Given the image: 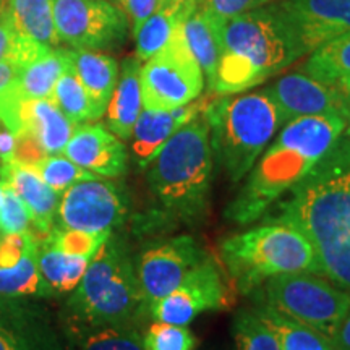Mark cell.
<instances>
[{"mask_svg": "<svg viewBox=\"0 0 350 350\" xmlns=\"http://www.w3.org/2000/svg\"><path fill=\"white\" fill-rule=\"evenodd\" d=\"M340 113H319L287 122L271 146L262 151L227 217L250 224L313 172L345 129Z\"/></svg>", "mask_w": 350, "mask_h": 350, "instance_id": "6da1fadb", "label": "cell"}, {"mask_svg": "<svg viewBox=\"0 0 350 350\" xmlns=\"http://www.w3.org/2000/svg\"><path fill=\"white\" fill-rule=\"evenodd\" d=\"M304 54L308 52L275 5L227 20L209 94H239L252 90Z\"/></svg>", "mask_w": 350, "mask_h": 350, "instance_id": "7a4b0ae2", "label": "cell"}, {"mask_svg": "<svg viewBox=\"0 0 350 350\" xmlns=\"http://www.w3.org/2000/svg\"><path fill=\"white\" fill-rule=\"evenodd\" d=\"M288 193L274 222L305 235L318 273L350 292V170L310 175Z\"/></svg>", "mask_w": 350, "mask_h": 350, "instance_id": "3957f363", "label": "cell"}, {"mask_svg": "<svg viewBox=\"0 0 350 350\" xmlns=\"http://www.w3.org/2000/svg\"><path fill=\"white\" fill-rule=\"evenodd\" d=\"M201 117L209 126L214 156L234 183L250 172L275 131L284 125L265 91L211 94Z\"/></svg>", "mask_w": 350, "mask_h": 350, "instance_id": "277c9868", "label": "cell"}, {"mask_svg": "<svg viewBox=\"0 0 350 350\" xmlns=\"http://www.w3.org/2000/svg\"><path fill=\"white\" fill-rule=\"evenodd\" d=\"M214 152L203 117L188 122L161 148L148 165L156 198L183 219H196L208 206Z\"/></svg>", "mask_w": 350, "mask_h": 350, "instance_id": "5b68a950", "label": "cell"}, {"mask_svg": "<svg viewBox=\"0 0 350 350\" xmlns=\"http://www.w3.org/2000/svg\"><path fill=\"white\" fill-rule=\"evenodd\" d=\"M222 265L232 284L250 294L278 274L318 273L312 243L294 227L274 222L232 235L221 243Z\"/></svg>", "mask_w": 350, "mask_h": 350, "instance_id": "8992f818", "label": "cell"}, {"mask_svg": "<svg viewBox=\"0 0 350 350\" xmlns=\"http://www.w3.org/2000/svg\"><path fill=\"white\" fill-rule=\"evenodd\" d=\"M144 305L133 262L107 240L91 258L70 306L83 321L103 327L125 326Z\"/></svg>", "mask_w": 350, "mask_h": 350, "instance_id": "52a82bcc", "label": "cell"}, {"mask_svg": "<svg viewBox=\"0 0 350 350\" xmlns=\"http://www.w3.org/2000/svg\"><path fill=\"white\" fill-rule=\"evenodd\" d=\"M260 304L331 339L349 312L350 292L317 273L301 271L269 278Z\"/></svg>", "mask_w": 350, "mask_h": 350, "instance_id": "ba28073f", "label": "cell"}, {"mask_svg": "<svg viewBox=\"0 0 350 350\" xmlns=\"http://www.w3.org/2000/svg\"><path fill=\"white\" fill-rule=\"evenodd\" d=\"M139 86L143 107L157 111L187 106L203 93V70L188 49L182 26L163 49L142 65Z\"/></svg>", "mask_w": 350, "mask_h": 350, "instance_id": "9c48e42d", "label": "cell"}, {"mask_svg": "<svg viewBox=\"0 0 350 350\" xmlns=\"http://www.w3.org/2000/svg\"><path fill=\"white\" fill-rule=\"evenodd\" d=\"M234 284L213 256L206 255L185 275L175 291L152 304L150 314L154 321L188 326L200 313L226 310L234 304Z\"/></svg>", "mask_w": 350, "mask_h": 350, "instance_id": "30bf717a", "label": "cell"}, {"mask_svg": "<svg viewBox=\"0 0 350 350\" xmlns=\"http://www.w3.org/2000/svg\"><path fill=\"white\" fill-rule=\"evenodd\" d=\"M55 31L73 49L99 51L124 41L126 18L109 0H52Z\"/></svg>", "mask_w": 350, "mask_h": 350, "instance_id": "8fae6325", "label": "cell"}, {"mask_svg": "<svg viewBox=\"0 0 350 350\" xmlns=\"http://www.w3.org/2000/svg\"><path fill=\"white\" fill-rule=\"evenodd\" d=\"M206 256L198 240L178 235L148 248L138 260L137 275L148 308L175 291L185 275Z\"/></svg>", "mask_w": 350, "mask_h": 350, "instance_id": "7c38bea8", "label": "cell"}, {"mask_svg": "<svg viewBox=\"0 0 350 350\" xmlns=\"http://www.w3.org/2000/svg\"><path fill=\"white\" fill-rule=\"evenodd\" d=\"M57 214L64 229L111 234L113 227L124 221L126 206L113 183L93 178L65 190Z\"/></svg>", "mask_w": 350, "mask_h": 350, "instance_id": "4fadbf2b", "label": "cell"}, {"mask_svg": "<svg viewBox=\"0 0 350 350\" xmlns=\"http://www.w3.org/2000/svg\"><path fill=\"white\" fill-rule=\"evenodd\" d=\"M275 8L306 52L350 31V0H279Z\"/></svg>", "mask_w": 350, "mask_h": 350, "instance_id": "5bb4252c", "label": "cell"}, {"mask_svg": "<svg viewBox=\"0 0 350 350\" xmlns=\"http://www.w3.org/2000/svg\"><path fill=\"white\" fill-rule=\"evenodd\" d=\"M265 93L274 103L284 125L299 117L340 113L338 90L304 72L284 75L266 88Z\"/></svg>", "mask_w": 350, "mask_h": 350, "instance_id": "9a60e30c", "label": "cell"}, {"mask_svg": "<svg viewBox=\"0 0 350 350\" xmlns=\"http://www.w3.org/2000/svg\"><path fill=\"white\" fill-rule=\"evenodd\" d=\"M62 154L80 167L106 178L124 175L129 159L120 138L100 124L77 125Z\"/></svg>", "mask_w": 350, "mask_h": 350, "instance_id": "2e32d148", "label": "cell"}, {"mask_svg": "<svg viewBox=\"0 0 350 350\" xmlns=\"http://www.w3.org/2000/svg\"><path fill=\"white\" fill-rule=\"evenodd\" d=\"M208 99L198 98L187 106L169 109V111L143 107L130 137L131 152L138 165L148 167L175 131L201 116Z\"/></svg>", "mask_w": 350, "mask_h": 350, "instance_id": "e0dca14e", "label": "cell"}, {"mask_svg": "<svg viewBox=\"0 0 350 350\" xmlns=\"http://www.w3.org/2000/svg\"><path fill=\"white\" fill-rule=\"evenodd\" d=\"M0 180L10 187L33 214L34 227L44 234L54 229V219L59 213L60 193L52 190L33 165L16 161L3 163L0 167Z\"/></svg>", "mask_w": 350, "mask_h": 350, "instance_id": "ac0fdd59", "label": "cell"}, {"mask_svg": "<svg viewBox=\"0 0 350 350\" xmlns=\"http://www.w3.org/2000/svg\"><path fill=\"white\" fill-rule=\"evenodd\" d=\"M21 131H28L46 154H62L75 124L52 99H31L21 104Z\"/></svg>", "mask_w": 350, "mask_h": 350, "instance_id": "d6986e66", "label": "cell"}, {"mask_svg": "<svg viewBox=\"0 0 350 350\" xmlns=\"http://www.w3.org/2000/svg\"><path fill=\"white\" fill-rule=\"evenodd\" d=\"M226 21L213 15L204 7H195L182 23V33L188 49L203 70L208 90L211 88L216 75L219 57L222 51V33Z\"/></svg>", "mask_w": 350, "mask_h": 350, "instance_id": "ffe728a7", "label": "cell"}, {"mask_svg": "<svg viewBox=\"0 0 350 350\" xmlns=\"http://www.w3.org/2000/svg\"><path fill=\"white\" fill-rule=\"evenodd\" d=\"M139 70L142 62L137 57H129L122 62L120 77L106 109L109 129L120 139H130L143 109Z\"/></svg>", "mask_w": 350, "mask_h": 350, "instance_id": "44dd1931", "label": "cell"}, {"mask_svg": "<svg viewBox=\"0 0 350 350\" xmlns=\"http://www.w3.org/2000/svg\"><path fill=\"white\" fill-rule=\"evenodd\" d=\"M70 65L68 49L44 51L41 55L20 68L10 85L12 94L25 103L31 99H51L59 78Z\"/></svg>", "mask_w": 350, "mask_h": 350, "instance_id": "7402d4cb", "label": "cell"}, {"mask_svg": "<svg viewBox=\"0 0 350 350\" xmlns=\"http://www.w3.org/2000/svg\"><path fill=\"white\" fill-rule=\"evenodd\" d=\"M68 54L77 77L103 117L119 80V65L111 55L98 51L70 49Z\"/></svg>", "mask_w": 350, "mask_h": 350, "instance_id": "603a6c76", "label": "cell"}, {"mask_svg": "<svg viewBox=\"0 0 350 350\" xmlns=\"http://www.w3.org/2000/svg\"><path fill=\"white\" fill-rule=\"evenodd\" d=\"M195 7H198V3L185 2V0H164L159 10L152 13L135 33L137 59L139 62H146L163 49Z\"/></svg>", "mask_w": 350, "mask_h": 350, "instance_id": "cb8c5ba5", "label": "cell"}, {"mask_svg": "<svg viewBox=\"0 0 350 350\" xmlns=\"http://www.w3.org/2000/svg\"><path fill=\"white\" fill-rule=\"evenodd\" d=\"M91 258L70 255L49 242V239L38 245V268L41 274V288L55 294L73 292L81 282Z\"/></svg>", "mask_w": 350, "mask_h": 350, "instance_id": "d4e9b609", "label": "cell"}, {"mask_svg": "<svg viewBox=\"0 0 350 350\" xmlns=\"http://www.w3.org/2000/svg\"><path fill=\"white\" fill-rule=\"evenodd\" d=\"M3 13L25 38L46 47L59 46L52 0H5Z\"/></svg>", "mask_w": 350, "mask_h": 350, "instance_id": "484cf974", "label": "cell"}, {"mask_svg": "<svg viewBox=\"0 0 350 350\" xmlns=\"http://www.w3.org/2000/svg\"><path fill=\"white\" fill-rule=\"evenodd\" d=\"M304 73L329 86H338L350 78V31L331 39L312 52L304 65Z\"/></svg>", "mask_w": 350, "mask_h": 350, "instance_id": "4316f807", "label": "cell"}, {"mask_svg": "<svg viewBox=\"0 0 350 350\" xmlns=\"http://www.w3.org/2000/svg\"><path fill=\"white\" fill-rule=\"evenodd\" d=\"M256 312L278 336L281 350H338L331 339H327L321 332L300 325L294 319L274 312L269 306L260 304L256 306Z\"/></svg>", "mask_w": 350, "mask_h": 350, "instance_id": "83f0119b", "label": "cell"}, {"mask_svg": "<svg viewBox=\"0 0 350 350\" xmlns=\"http://www.w3.org/2000/svg\"><path fill=\"white\" fill-rule=\"evenodd\" d=\"M51 99L64 112V116H67L75 125L100 119L93 100L88 96L85 86L81 85L80 78L77 77L75 70L72 67V60H70L68 68L57 81Z\"/></svg>", "mask_w": 350, "mask_h": 350, "instance_id": "f1b7e54d", "label": "cell"}, {"mask_svg": "<svg viewBox=\"0 0 350 350\" xmlns=\"http://www.w3.org/2000/svg\"><path fill=\"white\" fill-rule=\"evenodd\" d=\"M38 245L33 239L16 265L0 268V295H29L41 291Z\"/></svg>", "mask_w": 350, "mask_h": 350, "instance_id": "f546056e", "label": "cell"}, {"mask_svg": "<svg viewBox=\"0 0 350 350\" xmlns=\"http://www.w3.org/2000/svg\"><path fill=\"white\" fill-rule=\"evenodd\" d=\"M232 338L237 350H281L278 336L262 321L256 308L239 310L232 321Z\"/></svg>", "mask_w": 350, "mask_h": 350, "instance_id": "4dcf8cb0", "label": "cell"}, {"mask_svg": "<svg viewBox=\"0 0 350 350\" xmlns=\"http://www.w3.org/2000/svg\"><path fill=\"white\" fill-rule=\"evenodd\" d=\"M33 167L38 170L42 180L60 195L78 182L98 178V175L80 167L65 154H47Z\"/></svg>", "mask_w": 350, "mask_h": 350, "instance_id": "1f68e13d", "label": "cell"}, {"mask_svg": "<svg viewBox=\"0 0 350 350\" xmlns=\"http://www.w3.org/2000/svg\"><path fill=\"white\" fill-rule=\"evenodd\" d=\"M47 49L51 47L41 46L16 31L5 13L0 15V64L15 62L20 67H25L26 64L31 62Z\"/></svg>", "mask_w": 350, "mask_h": 350, "instance_id": "d6a6232c", "label": "cell"}, {"mask_svg": "<svg viewBox=\"0 0 350 350\" xmlns=\"http://www.w3.org/2000/svg\"><path fill=\"white\" fill-rule=\"evenodd\" d=\"M144 350H195L196 339L187 326L154 321L143 338Z\"/></svg>", "mask_w": 350, "mask_h": 350, "instance_id": "836d02e7", "label": "cell"}, {"mask_svg": "<svg viewBox=\"0 0 350 350\" xmlns=\"http://www.w3.org/2000/svg\"><path fill=\"white\" fill-rule=\"evenodd\" d=\"M111 234H91L73 229H52L49 242L70 255L93 258L100 247L107 242Z\"/></svg>", "mask_w": 350, "mask_h": 350, "instance_id": "e575fe53", "label": "cell"}, {"mask_svg": "<svg viewBox=\"0 0 350 350\" xmlns=\"http://www.w3.org/2000/svg\"><path fill=\"white\" fill-rule=\"evenodd\" d=\"M80 350H144L143 338L125 326H103L88 336Z\"/></svg>", "mask_w": 350, "mask_h": 350, "instance_id": "d590c367", "label": "cell"}, {"mask_svg": "<svg viewBox=\"0 0 350 350\" xmlns=\"http://www.w3.org/2000/svg\"><path fill=\"white\" fill-rule=\"evenodd\" d=\"M33 226L31 211L10 187L3 185L2 200H0V237L29 232Z\"/></svg>", "mask_w": 350, "mask_h": 350, "instance_id": "8d00e7d4", "label": "cell"}, {"mask_svg": "<svg viewBox=\"0 0 350 350\" xmlns=\"http://www.w3.org/2000/svg\"><path fill=\"white\" fill-rule=\"evenodd\" d=\"M350 170V122L345 124V129L332 148L327 151V154L319 161L317 167L310 175H325V174H336ZM308 175V177H310ZM306 177V178H308Z\"/></svg>", "mask_w": 350, "mask_h": 350, "instance_id": "74e56055", "label": "cell"}, {"mask_svg": "<svg viewBox=\"0 0 350 350\" xmlns=\"http://www.w3.org/2000/svg\"><path fill=\"white\" fill-rule=\"evenodd\" d=\"M269 0H203L200 3L221 20H230L256 8L265 7Z\"/></svg>", "mask_w": 350, "mask_h": 350, "instance_id": "f35d334b", "label": "cell"}, {"mask_svg": "<svg viewBox=\"0 0 350 350\" xmlns=\"http://www.w3.org/2000/svg\"><path fill=\"white\" fill-rule=\"evenodd\" d=\"M163 3L164 0H119V8L124 12L133 36L142 28L144 21L150 18L152 13L159 10Z\"/></svg>", "mask_w": 350, "mask_h": 350, "instance_id": "ab89813d", "label": "cell"}, {"mask_svg": "<svg viewBox=\"0 0 350 350\" xmlns=\"http://www.w3.org/2000/svg\"><path fill=\"white\" fill-rule=\"evenodd\" d=\"M47 154L39 146V143L34 139L28 131H20L16 135V146H15V157L13 161L26 165H36L39 161H42Z\"/></svg>", "mask_w": 350, "mask_h": 350, "instance_id": "60d3db41", "label": "cell"}, {"mask_svg": "<svg viewBox=\"0 0 350 350\" xmlns=\"http://www.w3.org/2000/svg\"><path fill=\"white\" fill-rule=\"evenodd\" d=\"M15 146H16V135L12 133L10 130L0 125V161L2 163H10L15 157Z\"/></svg>", "mask_w": 350, "mask_h": 350, "instance_id": "b9f144b4", "label": "cell"}, {"mask_svg": "<svg viewBox=\"0 0 350 350\" xmlns=\"http://www.w3.org/2000/svg\"><path fill=\"white\" fill-rule=\"evenodd\" d=\"M331 342L338 350H350V308L331 338Z\"/></svg>", "mask_w": 350, "mask_h": 350, "instance_id": "7bdbcfd3", "label": "cell"}, {"mask_svg": "<svg viewBox=\"0 0 350 350\" xmlns=\"http://www.w3.org/2000/svg\"><path fill=\"white\" fill-rule=\"evenodd\" d=\"M20 68V65L15 62L0 64V91H3L8 85H12L13 80L18 77Z\"/></svg>", "mask_w": 350, "mask_h": 350, "instance_id": "ee69618b", "label": "cell"}, {"mask_svg": "<svg viewBox=\"0 0 350 350\" xmlns=\"http://www.w3.org/2000/svg\"><path fill=\"white\" fill-rule=\"evenodd\" d=\"M338 90L339 94V106L340 113L347 122H350V78L342 83H339L338 86H334Z\"/></svg>", "mask_w": 350, "mask_h": 350, "instance_id": "f6af8a7d", "label": "cell"}, {"mask_svg": "<svg viewBox=\"0 0 350 350\" xmlns=\"http://www.w3.org/2000/svg\"><path fill=\"white\" fill-rule=\"evenodd\" d=\"M0 350H23L15 336L0 325Z\"/></svg>", "mask_w": 350, "mask_h": 350, "instance_id": "bcb514c9", "label": "cell"}, {"mask_svg": "<svg viewBox=\"0 0 350 350\" xmlns=\"http://www.w3.org/2000/svg\"><path fill=\"white\" fill-rule=\"evenodd\" d=\"M3 8H5V0H0V15L3 13Z\"/></svg>", "mask_w": 350, "mask_h": 350, "instance_id": "7dc6e473", "label": "cell"}, {"mask_svg": "<svg viewBox=\"0 0 350 350\" xmlns=\"http://www.w3.org/2000/svg\"><path fill=\"white\" fill-rule=\"evenodd\" d=\"M2 193H3V183L0 180V200H2Z\"/></svg>", "mask_w": 350, "mask_h": 350, "instance_id": "c3c4849f", "label": "cell"}, {"mask_svg": "<svg viewBox=\"0 0 350 350\" xmlns=\"http://www.w3.org/2000/svg\"><path fill=\"white\" fill-rule=\"evenodd\" d=\"M185 2H193V3H198V5H200V3L203 2V0H185Z\"/></svg>", "mask_w": 350, "mask_h": 350, "instance_id": "681fc988", "label": "cell"}, {"mask_svg": "<svg viewBox=\"0 0 350 350\" xmlns=\"http://www.w3.org/2000/svg\"><path fill=\"white\" fill-rule=\"evenodd\" d=\"M0 125H2V122H0Z\"/></svg>", "mask_w": 350, "mask_h": 350, "instance_id": "f907efd6", "label": "cell"}]
</instances>
